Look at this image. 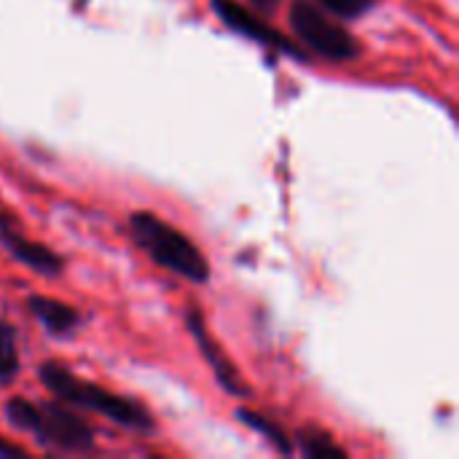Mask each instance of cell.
<instances>
[{
    "label": "cell",
    "mask_w": 459,
    "mask_h": 459,
    "mask_svg": "<svg viewBox=\"0 0 459 459\" xmlns=\"http://www.w3.org/2000/svg\"><path fill=\"white\" fill-rule=\"evenodd\" d=\"M38 382L56 401H62L73 409H81V411H94L124 430H132V433H153L156 430L153 414L140 401H132L126 395L110 393L89 379H81L78 374H73L67 366H62L56 360H46L38 366Z\"/></svg>",
    "instance_id": "6da1fadb"
},
{
    "label": "cell",
    "mask_w": 459,
    "mask_h": 459,
    "mask_svg": "<svg viewBox=\"0 0 459 459\" xmlns=\"http://www.w3.org/2000/svg\"><path fill=\"white\" fill-rule=\"evenodd\" d=\"M5 420L32 436L40 446L51 452L83 455L94 449V430L73 409L62 403H32L24 398H11L3 406Z\"/></svg>",
    "instance_id": "7a4b0ae2"
},
{
    "label": "cell",
    "mask_w": 459,
    "mask_h": 459,
    "mask_svg": "<svg viewBox=\"0 0 459 459\" xmlns=\"http://www.w3.org/2000/svg\"><path fill=\"white\" fill-rule=\"evenodd\" d=\"M129 231H132L137 247H143L156 266H161L194 285H204L210 280V264H207L204 253L180 229H175L164 218L145 212V210L132 212Z\"/></svg>",
    "instance_id": "3957f363"
},
{
    "label": "cell",
    "mask_w": 459,
    "mask_h": 459,
    "mask_svg": "<svg viewBox=\"0 0 459 459\" xmlns=\"http://www.w3.org/2000/svg\"><path fill=\"white\" fill-rule=\"evenodd\" d=\"M288 22H290V30L296 32V38L301 43H307L309 51H315L323 59L352 62L363 54L360 40L350 30H344L315 0H293L288 8Z\"/></svg>",
    "instance_id": "277c9868"
},
{
    "label": "cell",
    "mask_w": 459,
    "mask_h": 459,
    "mask_svg": "<svg viewBox=\"0 0 459 459\" xmlns=\"http://www.w3.org/2000/svg\"><path fill=\"white\" fill-rule=\"evenodd\" d=\"M210 3H212L215 16L226 27H231L234 32H239V35H245V38H250V40H255L261 46H272V48H277L280 54L290 56V59H299V62L309 59L307 54H301V48L293 40H288L280 30L266 24L258 13H253L242 3H237V0H210Z\"/></svg>",
    "instance_id": "5b68a950"
},
{
    "label": "cell",
    "mask_w": 459,
    "mask_h": 459,
    "mask_svg": "<svg viewBox=\"0 0 459 459\" xmlns=\"http://www.w3.org/2000/svg\"><path fill=\"white\" fill-rule=\"evenodd\" d=\"M186 325H188V331H191V336H194V342H196L202 358H204L207 366L212 368L218 385H221L229 395H234V398H247V395H250V387L242 382V377H239V371L234 368V363L226 358V352H223V350L218 347V342L210 336V328H207L204 315H202L199 309H191V312L186 315Z\"/></svg>",
    "instance_id": "8992f818"
},
{
    "label": "cell",
    "mask_w": 459,
    "mask_h": 459,
    "mask_svg": "<svg viewBox=\"0 0 459 459\" xmlns=\"http://www.w3.org/2000/svg\"><path fill=\"white\" fill-rule=\"evenodd\" d=\"M0 245L8 250V255L13 261H19L22 266L32 269L35 274H43V277H59L65 272V258L59 253H54L51 247L35 242V239H27L16 231L8 229H0Z\"/></svg>",
    "instance_id": "52a82bcc"
},
{
    "label": "cell",
    "mask_w": 459,
    "mask_h": 459,
    "mask_svg": "<svg viewBox=\"0 0 459 459\" xmlns=\"http://www.w3.org/2000/svg\"><path fill=\"white\" fill-rule=\"evenodd\" d=\"M27 312L43 325V331L54 339H67L81 328V312L59 299L48 296H30L27 299Z\"/></svg>",
    "instance_id": "ba28073f"
},
{
    "label": "cell",
    "mask_w": 459,
    "mask_h": 459,
    "mask_svg": "<svg viewBox=\"0 0 459 459\" xmlns=\"http://www.w3.org/2000/svg\"><path fill=\"white\" fill-rule=\"evenodd\" d=\"M237 417H239V422L242 425H247L250 430H255L258 436H264L280 455H293L296 452V446H293V441L288 438V433L274 422V420H269V417H261V414H255V411H250V409H239L237 411Z\"/></svg>",
    "instance_id": "9c48e42d"
},
{
    "label": "cell",
    "mask_w": 459,
    "mask_h": 459,
    "mask_svg": "<svg viewBox=\"0 0 459 459\" xmlns=\"http://www.w3.org/2000/svg\"><path fill=\"white\" fill-rule=\"evenodd\" d=\"M19 374V344L16 328L0 320V387L11 385Z\"/></svg>",
    "instance_id": "30bf717a"
},
{
    "label": "cell",
    "mask_w": 459,
    "mask_h": 459,
    "mask_svg": "<svg viewBox=\"0 0 459 459\" xmlns=\"http://www.w3.org/2000/svg\"><path fill=\"white\" fill-rule=\"evenodd\" d=\"M296 444H299V452L309 459L347 457V452H344L328 433H320V430H315V428L301 430V433L296 436Z\"/></svg>",
    "instance_id": "8fae6325"
},
{
    "label": "cell",
    "mask_w": 459,
    "mask_h": 459,
    "mask_svg": "<svg viewBox=\"0 0 459 459\" xmlns=\"http://www.w3.org/2000/svg\"><path fill=\"white\" fill-rule=\"evenodd\" d=\"M315 3L339 19H360L377 5V0H315Z\"/></svg>",
    "instance_id": "7c38bea8"
},
{
    "label": "cell",
    "mask_w": 459,
    "mask_h": 459,
    "mask_svg": "<svg viewBox=\"0 0 459 459\" xmlns=\"http://www.w3.org/2000/svg\"><path fill=\"white\" fill-rule=\"evenodd\" d=\"M250 3H253V8H258L261 13H274L277 5H280V0H250Z\"/></svg>",
    "instance_id": "4fadbf2b"
},
{
    "label": "cell",
    "mask_w": 459,
    "mask_h": 459,
    "mask_svg": "<svg viewBox=\"0 0 459 459\" xmlns=\"http://www.w3.org/2000/svg\"><path fill=\"white\" fill-rule=\"evenodd\" d=\"M8 226H11V215L0 212V229H8Z\"/></svg>",
    "instance_id": "5bb4252c"
}]
</instances>
